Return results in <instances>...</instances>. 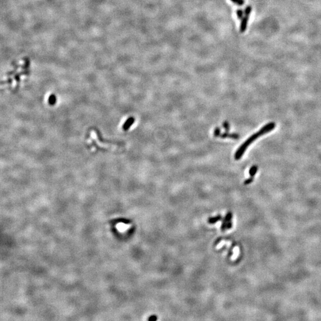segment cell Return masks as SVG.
Listing matches in <instances>:
<instances>
[{
	"label": "cell",
	"instance_id": "obj_1",
	"mask_svg": "<svg viewBox=\"0 0 321 321\" xmlns=\"http://www.w3.org/2000/svg\"><path fill=\"white\" fill-rule=\"evenodd\" d=\"M275 127V124L274 122L269 123L265 125L262 128L260 129L257 133L253 134V135L249 138L246 141H245L243 144L238 148L237 151L235 152L234 158L236 160H239L243 154H244L245 151L246 150L247 148L252 144V143L254 142L256 139L259 138V137L262 136V135L268 133L270 132H271L274 130Z\"/></svg>",
	"mask_w": 321,
	"mask_h": 321
},
{
	"label": "cell",
	"instance_id": "obj_2",
	"mask_svg": "<svg viewBox=\"0 0 321 321\" xmlns=\"http://www.w3.org/2000/svg\"><path fill=\"white\" fill-rule=\"evenodd\" d=\"M252 10V8L250 5L247 6L246 8V9H245L244 16L241 19V24H240V30L241 33L244 32L247 29V23H248V21H249V16H250V14L251 13Z\"/></svg>",
	"mask_w": 321,
	"mask_h": 321
},
{
	"label": "cell",
	"instance_id": "obj_3",
	"mask_svg": "<svg viewBox=\"0 0 321 321\" xmlns=\"http://www.w3.org/2000/svg\"><path fill=\"white\" fill-rule=\"evenodd\" d=\"M220 137L221 138H231V139H237L238 138H239V136L237 134H235V133H228L227 132L224 133L220 135Z\"/></svg>",
	"mask_w": 321,
	"mask_h": 321
},
{
	"label": "cell",
	"instance_id": "obj_4",
	"mask_svg": "<svg viewBox=\"0 0 321 321\" xmlns=\"http://www.w3.org/2000/svg\"><path fill=\"white\" fill-rule=\"evenodd\" d=\"M134 119L133 117L129 118V119L127 120V121H125V123L123 125V129L124 130H127L130 127V126L134 123Z\"/></svg>",
	"mask_w": 321,
	"mask_h": 321
},
{
	"label": "cell",
	"instance_id": "obj_5",
	"mask_svg": "<svg viewBox=\"0 0 321 321\" xmlns=\"http://www.w3.org/2000/svg\"><path fill=\"white\" fill-rule=\"evenodd\" d=\"M221 218H222V217H221V215H218V216H216V217H214V218H209L208 220V222L209 224H215L216 222H218V221L221 220Z\"/></svg>",
	"mask_w": 321,
	"mask_h": 321
},
{
	"label": "cell",
	"instance_id": "obj_6",
	"mask_svg": "<svg viewBox=\"0 0 321 321\" xmlns=\"http://www.w3.org/2000/svg\"><path fill=\"white\" fill-rule=\"evenodd\" d=\"M258 170V167L256 165H253L249 170V174L250 177H254Z\"/></svg>",
	"mask_w": 321,
	"mask_h": 321
},
{
	"label": "cell",
	"instance_id": "obj_7",
	"mask_svg": "<svg viewBox=\"0 0 321 321\" xmlns=\"http://www.w3.org/2000/svg\"><path fill=\"white\" fill-rule=\"evenodd\" d=\"M236 14H237V18L239 19H242V18H243V14H244V12L241 9H239L236 11Z\"/></svg>",
	"mask_w": 321,
	"mask_h": 321
},
{
	"label": "cell",
	"instance_id": "obj_8",
	"mask_svg": "<svg viewBox=\"0 0 321 321\" xmlns=\"http://www.w3.org/2000/svg\"><path fill=\"white\" fill-rule=\"evenodd\" d=\"M231 1L238 5H243L244 4V0H231Z\"/></svg>",
	"mask_w": 321,
	"mask_h": 321
},
{
	"label": "cell",
	"instance_id": "obj_9",
	"mask_svg": "<svg viewBox=\"0 0 321 321\" xmlns=\"http://www.w3.org/2000/svg\"><path fill=\"white\" fill-rule=\"evenodd\" d=\"M220 133H221V130L219 127H216L215 129L214 130V135L215 137H218V136H220Z\"/></svg>",
	"mask_w": 321,
	"mask_h": 321
},
{
	"label": "cell",
	"instance_id": "obj_10",
	"mask_svg": "<svg viewBox=\"0 0 321 321\" xmlns=\"http://www.w3.org/2000/svg\"><path fill=\"white\" fill-rule=\"evenodd\" d=\"M55 100H56L55 96H54V95H51V96L49 97V104H51V105H53V104H55Z\"/></svg>",
	"mask_w": 321,
	"mask_h": 321
},
{
	"label": "cell",
	"instance_id": "obj_11",
	"mask_svg": "<svg viewBox=\"0 0 321 321\" xmlns=\"http://www.w3.org/2000/svg\"><path fill=\"white\" fill-rule=\"evenodd\" d=\"M223 127L225 129V130L228 132L230 130V124L229 123V122L227 121H224L223 123Z\"/></svg>",
	"mask_w": 321,
	"mask_h": 321
},
{
	"label": "cell",
	"instance_id": "obj_12",
	"mask_svg": "<svg viewBox=\"0 0 321 321\" xmlns=\"http://www.w3.org/2000/svg\"><path fill=\"white\" fill-rule=\"evenodd\" d=\"M253 179H254V177H250V178L247 179V180H246L244 181V184L245 185L249 184H250V183L253 181Z\"/></svg>",
	"mask_w": 321,
	"mask_h": 321
},
{
	"label": "cell",
	"instance_id": "obj_13",
	"mask_svg": "<svg viewBox=\"0 0 321 321\" xmlns=\"http://www.w3.org/2000/svg\"><path fill=\"white\" fill-rule=\"evenodd\" d=\"M157 319V317L156 316H151L148 318V320H156Z\"/></svg>",
	"mask_w": 321,
	"mask_h": 321
},
{
	"label": "cell",
	"instance_id": "obj_14",
	"mask_svg": "<svg viewBox=\"0 0 321 321\" xmlns=\"http://www.w3.org/2000/svg\"><path fill=\"white\" fill-rule=\"evenodd\" d=\"M231 227H232V223H231V221H230V222H229V223H227V229L229 230V229H231Z\"/></svg>",
	"mask_w": 321,
	"mask_h": 321
},
{
	"label": "cell",
	"instance_id": "obj_15",
	"mask_svg": "<svg viewBox=\"0 0 321 321\" xmlns=\"http://www.w3.org/2000/svg\"><path fill=\"white\" fill-rule=\"evenodd\" d=\"M219 242H220V239H218L217 241L215 243V245H216V244H217L218 243H219Z\"/></svg>",
	"mask_w": 321,
	"mask_h": 321
}]
</instances>
